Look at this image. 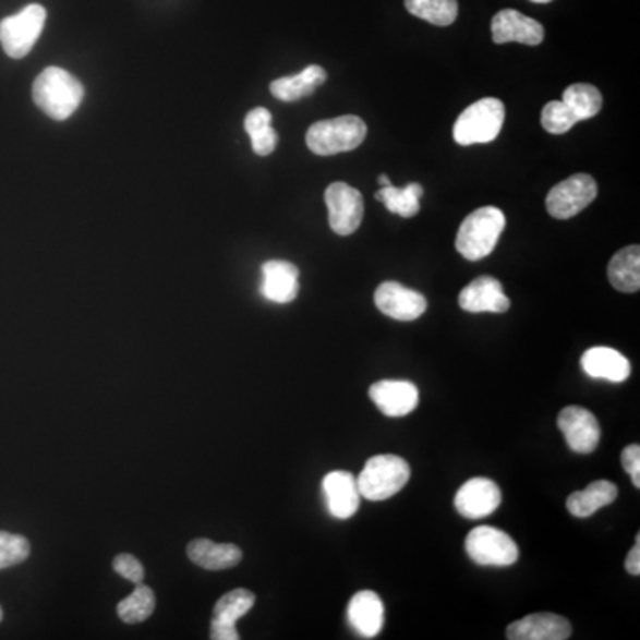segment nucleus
<instances>
[{
	"label": "nucleus",
	"mask_w": 640,
	"mask_h": 640,
	"mask_svg": "<svg viewBox=\"0 0 640 640\" xmlns=\"http://www.w3.org/2000/svg\"><path fill=\"white\" fill-rule=\"evenodd\" d=\"M597 196L596 180L591 174H571L557 183L546 196V210L555 219H571L591 205Z\"/></svg>",
	"instance_id": "obj_8"
},
{
	"label": "nucleus",
	"mask_w": 640,
	"mask_h": 640,
	"mask_svg": "<svg viewBox=\"0 0 640 640\" xmlns=\"http://www.w3.org/2000/svg\"><path fill=\"white\" fill-rule=\"evenodd\" d=\"M366 137L365 121L358 116L346 114L331 120L317 121L306 132V146L321 157L352 152Z\"/></svg>",
	"instance_id": "obj_4"
},
{
	"label": "nucleus",
	"mask_w": 640,
	"mask_h": 640,
	"mask_svg": "<svg viewBox=\"0 0 640 640\" xmlns=\"http://www.w3.org/2000/svg\"><path fill=\"white\" fill-rule=\"evenodd\" d=\"M492 36L496 45L518 44L535 45L543 44L544 27L538 20L521 15L520 11L504 10L496 13L492 22Z\"/></svg>",
	"instance_id": "obj_15"
},
{
	"label": "nucleus",
	"mask_w": 640,
	"mask_h": 640,
	"mask_svg": "<svg viewBox=\"0 0 640 640\" xmlns=\"http://www.w3.org/2000/svg\"><path fill=\"white\" fill-rule=\"evenodd\" d=\"M468 557L479 566L506 568L520 558V548L504 530L481 526L473 529L464 541Z\"/></svg>",
	"instance_id": "obj_7"
},
{
	"label": "nucleus",
	"mask_w": 640,
	"mask_h": 640,
	"mask_svg": "<svg viewBox=\"0 0 640 640\" xmlns=\"http://www.w3.org/2000/svg\"><path fill=\"white\" fill-rule=\"evenodd\" d=\"M541 123H543L544 131L550 132V134L560 135L571 131L577 125L578 120L564 101L554 100L544 106Z\"/></svg>",
	"instance_id": "obj_31"
},
{
	"label": "nucleus",
	"mask_w": 640,
	"mask_h": 640,
	"mask_svg": "<svg viewBox=\"0 0 640 640\" xmlns=\"http://www.w3.org/2000/svg\"><path fill=\"white\" fill-rule=\"evenodd\" d=\"M262 295L270 303H292L299 294V269L285 261H269L262 265Z\"/></svg>",
	"instance_id": "obj_20"
},
{
	"label": "nucleus",
	"mask_w": 640,
	"mask_h": 640,
	"mask_svg": "<svg viewBox=\"0 0 640 640\" xmlns=\"http://www.w3.org/2000/svg\"><path fill=\"white\" fill-rule=\"evenodd\" d=\"M532 2H538V4H548L552 0H532Z\"/></svg>",
	"instance_id": "obj_37"
},
{
	"label": "nucleus",
	"mask_w": 640,
	"mask_h": 640,
	"mask_svg": "<svg viewBox=\"0 0 640 640\" xmlns=\"http://www.w3.org/2000/svg\"><path fill=\"white\" fill-rule=\"evenodd\" d=\"M582 369L592 379L625 383L631 374L628 358L612 347H592L583 352Z\"/></svg>",
	"instance_id": "obj_21"
},
{
	"label": "nucleus",
	"mask_w": 640,
	"mask_h": 640,
	"mask_svg": "<svg viewBox=\"0 0 640 640\" xmlns=\"http://www.w3.org/2000/svg\"><path fill=\"white\" fill-rule=\"evenodd\" d=\"M116 611H118L121 621L129 623V625L146 621L155 611L154 591L148 585L137 583L135 591L132 592L131 596L121 600Z\"/></svg>",
	"instance_id": "obj_30"
},
{
	"label": "nucleus",
	"mask_w": 640,
	"mask_h": 640,
	"mask_svg": "<svg viewBox=\"0 0 640 640\" xmlns=\"http://www.w3.org/2000/svg\"><path fill=\"white\" fill-rule=\"evenodd\" d=\"M625 568L628 573L633 577L640 575V535L637 534L636 546L630 550V554L626 557Z\"/></svg>",
	"instance_id": "obj_35"
},
{
	"label": "nucleus",
	"mask_w": 640,
	"mask_h": 640,
	"mask_svg": "<svg viewBox=\"0 0 640 640\" xmlns=\"http://www.w3.org/2000/svg\"><path fill=\"white\" fill-rule=\"evenodd\" d=\"M557 425L568 447L577 454L596 450L602 438V427L596 416L582 406H568L557 416Z\"/></svg>",
	"instance_id": "obj_10"
},
{
	"label": "nucleus",
	"mask_w": 640,
	"mask_h": 640,
	"mask_svg": "<svg viewBox=\"0 0 640 640\" xmlns=\"http://www.w3.org/2000/svg\"><path fill=\"white\" fill-rule=\"evenodd\" d=\"M506 214L498 207H481L461 222L456 250L470 262L482 261L492 255L502 231L506 230Z\"/></svg>",
	"instance_id": "obj_2"
},
{
	"label": "nucleus",
	"mask_w": 640,
	"mask_h": 640,
	"mask_svg": "<svg viewBox=\"0 0 640 640\" xmlns=\"http://www.w3.org/2000/svg\"><path fill=\"white\" fill-rule=\"evenodd\" d=\"M410 464L394 454H381L369 459L357 476L360 495L366 500L383 502L402 490L410 482Z\"/></svg>",
	"instance_id": "obj_3"
},
{
	"label": "nucleus",
	"mask_w": 640,
	"mask_h": 640,
	"mask_svg": "<svg viewBox=\"0 0 640 640\" xmlns=\"http://www.w3.org/2000/svg\"><path fill=\"white\" fill-rule=\"evenodd\" d=\"M563 101L573 112L578 121L591 120L602 111L603 97L597 87L591 84H573L563 93Z\"/></svg>",
	"instance_id": "obj_29"
},
{
	"label": "nucleus",
	"mask_w": 640,
	"mask_h": 640,
	"mask_svg": "<svg viewBox=\"0 0 640 640\" xmlns=\"http://www.w3.org/2000/svg\"><path fill=\"white\" fill-rule=\"evenodd\" d=\"M47 11L44 5L31 4L19 15L8 16L0 22V44L13 59H22L33 50L44 31Z\"/></svg>",
	"instance_id": "obj_6"
},
{
	"label": "nucleus",
	"mask_w": 640,
	"mask_h": 640,
	"mask_svg": "<svg viewBox=\"0 0 640 640\" xmlns=\"http://www.w3.org/2000/svg\"><path fill=\"white\" fill-rule=\"evenodd\" d=\"M2 616H4V614H2V608H0V621H2Z\"/></svg>",
	"instance_id": "obj_38"
},
{
	"label": "nucleus",
	"mask_w": 640,
	"mask_h": 640,
	"mask_svg": "<svg viewBox=\"0 0 640 640\" xmlns=\"http://www.w3.org/2000/svg\"><path fill=\"white\" fill-rule=\"evenodd\" d=\"M374 303L386 317L400 321V323L416 321L427 310V299L424 295L397 281L381 283L374 292Z\"/></svg>",
	"instance_id": "obj_11"
},
{
	"label": "nucleus",
	"mask_w": 640,
	"mask_h": 640,
	"mask_svg": "<svg viewBox=\"0 0 640 640\" xmlns=\"http://www.w3.org/2000/svg\"><path fill=\"white\" fill-rule=\"evenodd\" d=\"M33 98L45 114L53 120H67L81 106L84 87L63 68L50 67L34 81Z\"/></svg>",
	"instance_id": "obj_1"
},
{
	"label": "nucleus",
	"mask_w": 640,
	"mask_h": 640,
	"mask_svg": "<svg viewBox=\"0 0 640 640\" xmlns=\"http://www.w3.org/2000/svg\"><path fill=\"white\" fill-rule=\"evenodd\" d=\"M573 633L568 619L550 612L530 614L507 626L509 640H566Z\"/></svg>",
	"instance_id": "obj_16"
},
{
	"label": "nucleus",
	"mask_w": 640,
	"mask_h": 640,
	"mask_svg": "<svg viewBox=\"0 0 640 640\" xmlns=\"http://www.w3.org/2000/svg\"><path fill=\"white\" fill-rule=\"evenodd\" d=\"M459 306L470 313H506L510 301L498 279L481 276L461 290Z\"/></svg>",
	"instance_id": "obj_18"
},
{
	"label": "nucleus",
	"mask_w": 640,
	"mask_h": 640,
	"mask_svg": "<svg viewBox=\"0 0 640 640\" xmlns=\"http://www.w3.org/2000/svg\"><path fill=\"white\" fill-rule=\"evenodd\" d=\"M422 196H424V188L420 183H410L402 189L394 188L390 183V185L381 188L376 193V200L385 203V207L391 214L406 217V219L420 213V197Z\"/></svg>",
	"instance_id": "obj_26"
},
{
	"label": "nucleus",
	"mask_w": 640,
	"mask_h": 640,
	"mask_svg": "<svg viewBox=\"0 0 640 640\" xmlns=\"http://www.w3.org/2000/svg\"><path fill=\"white\" fill-rule=\"evenodd\" d=\"M323 493L328 504V510L337 520H349L360 509V490H358L357 476L351 472H329L324 476Z\"/></svg>",
	"instance_id": "obj_17"
},
{
	"label": "nucleus",
	"mask_w": 640,
	"mask_h": 640,
	"mask_svg": "<svg viewBox=\"0 0 640 640\" xmlns=\"http://www.w3.org/2000/svg\"><path fill=\"white\" fill-rule=\"evenodd\" d=\"M623 468L630 475L631 484L640 487V447L639 445H628L621 454Z\"/></svg>",
	"instance_id": "obj_34"
},
{
	"label": "nucleus",
	"mask_w": 640,
	"mask_h": 640,
	"mask_svg": "<svg viewBox=\"0 0 640 640\" xmlns=\"http://www.w3.org/2000/svg\"><path fill=\"white\" fill-rule=\"evenodd\" d=\"M270 121H273V116L265 107H256L253 111L247 112L246 120H244L253 152L261 157L273 154L278 145V134L270 125Z\"/></svg>",
	"instance_id": "obj_27"
},
{
	"label": "nucleus",
	"mask_w": 640,
	"mask_h": 640,
	"mask_svg": "<svg viewBox=\"0 0 640 640\" xmlns=\"http://www.w3.org/2000/svg\"><path fill=\"white\" fill-rule=\"evenodd\" d=\"M326 79H328L326 70L317 64H312V67L304 68L303 72L298 75L276 79L275 83H270V93H273V97L281 101H298L315 93L317 87L326 83Z\"/></svg>",
	"instance_id": "obj_23"
},
{
	"label": "nucleus",
	"mask_w": 640,
	"mask_h": 640,
	"mask_svg": "<svg viewBox=\"0 0 640 640\" xmlns=\"http://www.w3.org/2000/svg\"><path fill=\"white\" fill-rule=\"evenodd\" d=\"M406 10L428 24L447 27L458 19V0H404Z\"/></svg>",
	"instance_id": "obj_28"
},
{
	"label": "nucleus",
	"mask_w": 640,
	"mask_h": 640,
	"mask_svg": "<svg viewBox=\"0 0 640 640\" xmlns=\"http://www.w3.org/2000/svg\"><path fill=\"white\" fill-rule=\"evenodd\" d=\"M608 279H611L612 287L619 292H625V294L639 292L640 247L637 244L623 247L612 256L611 264H608Z\"/></svg>",
	"instance_id": "obj_25"
},
{
	"label": "nucleus",
	"mask_w": 640,
	"mask_h": 640,
	"mask_svg": "<svg viewBox=\"0 0 640 640\" xmlns=\"http://www.w3.org/2000/svg\"><path fill=\"white\" fill-rule=\"evenodd\" d=\"M506 107L498 98H482L467 107L454 123V141L461 146L486 145L498 137Z\"/></svg>",
	"instance_id": "obj_5"
},
{
	"label": "nucleus",
	"mask_w": 640,
	"mask_h": 640,
	"mask_svg": "<svg viewBox=\"0 0 640 640\" xmlns=\"http://www.w3.org/2000/svg\"><path fill=\"white\" fill-rule=\"evenodd\" d=\"M347 621L363 639L379 636L385 625V605L374 591H360L347 605Z\"/></svg>",
	"instance_id": "obj_19"
},
{
	"label": "nucleus",
	"mask_w": 640,
	"mask_h": 640,
	"mask_svg": "<svg viewBox=\"0 0 640 640\" xmlns=\"http://www.w3.org/2000/svg\"><path fill=\"white\" fill-rule=\"evenodd\" d=\"M617 493L619 492H617V486L614 482H592L582 492H575L573 495H569L566 507H568L569 515L575 516V518H589L596 510L611 506L612 502H616Z\"/></svg>",
	"instance_id": "obj_24"
},
{
	"label": "nucleus",
	"mask_w": 640,
	"mask_h": 640,
	"mask_svg": "<svg viewBox=\"0 0 640 640\" xmlns=\"http://www.w3.org/2000/svg\"><path fill=\"white\" fill-rule=\"evenodd\" d=\"M379 183H381V188H385V185H390V180H388V177H386V174H381L379 177Z\"/></svg>",
	"instance_id": "obj_36"
},
{
	"label": "nucleus",
	"mask_w": 640,
	"mask_h": 640,
	"mask_svg": "<svg viewBox=\"0 0 640 640\" xmlns=\"http://www.w3.org/2000/svg\"><path fill=\"white\" fill-rule=\"evenodd\" d=\"M329 214V227L337 236H352L360 228L365 214V203L358 189L343 182H335L324 194Z\"/></svg>",
	"instance_id": "obj_9"
},
{
	"label": "nucleus",
	"mask_w": 640,
	"mask_h": 640,
	"mask_svg": "<svg viewBox=\"0 0 640 640\" xmlns=\"http://www.w3.org/2000/svg\"><path fill=\"white\" fill-rule=\"evenodd\" d=\"M188 555L200 568L221 571L241 563L242 552L236 544L214 543L210 540H194L189 543Z\"/></svg>",
	"instance_id": "obj_22"
},
{
	"label": "nucleus",
	"mask_w": 640,
	"mask_h": 640,
	"mask_svg": "<svg viewBox=\"0 0 640 640\" xmlns=\"http://www.w3.org/2000/svg\"><path fill=\"white\" fill-rule=\"evenodd\" d=\"M502 504L500 487L486 476H473L456 493L454 506L467 520H482L492 516Z\"/></svg>",
	"instance_id": "obj_12"
},
{
	"label": "nucleus",
	"mask_w": 640,
	"mask_h": 640,
	"mask_svg": "<svg viewBox=\"0 0 640 640\" xmlns=\"http://www.w3.org/2000/svg\"><path fill=\"white\" fill-rule=\"evenodd\" d=\"M31 543L24 535L0 532V569L11 568L29 557Z\"/></svg>",
	"instance_id": "obj_32"
},
{
	"label": "nucleus",
	"mask_w": 640,
	"mask_h": 640,
	"mask_svg": "<svg viewBox=\"0 0 640 640\" xmlns=\"http://www.w3.org/2000/svg\"><path fill=\"white\" fill-rule=\"evenodd\" d=\"M112 568L120 577L126 578V580L134 583H141L145 578L143 564L140 563V558L131 554L116 555L114 560H112Z\"/></svg>",
	"instance_id": "obj_33"
},
{
	"label": "nucleus",
	"mask_w": 640,
	"mask_h": 640,
	"mask_svg": "<svg viewBox=\"0 0 640 640\" xmlns=\"http://www.w3.org/2000/svg\"><path fill=\"white\" fill-rule=\"evenodd\" d=\"M369 395L377 410L388 419H400L413 413L420 400L419 388L411 381H377L371 386Z\"/></svg>",
	"instance_id": "obj_13"
},
{
	"label": "nucleus",
	"mask_w": 640,
	"mask_h": 640,
	"mask_svg": "<svg viewBox=\"0 0 640 640\" xmlns=\"http://www.w3.org/2000/svg\"><path fill=\"white\" fill-rule=\"evenodd\" d=\"M255 605V594L247 589H236L219 597L210 623V639L239 640L237 621Z\"/></svg>",
	"instance_id": "obj_14"
}]
</instances>
